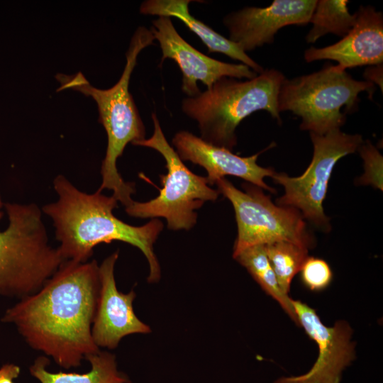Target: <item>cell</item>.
<instances>
[{
    "label": "cell",
    "mask_w": 383,
    "mask_h": 383,
    "mask_svg": "<svg viewBox=\"0 0 383 383\" xmlns=\"http://www.w3.org/2000/svg\"><path fill=\"white\" fill-rule=\"evenodd\" d=\"M100 281L99 265L65 261L36 292L20 299L1 318L13 325L26 343L65 369L100 349L91 328Z\"/></svg>",
    "instance_id": "cell-1"
},
{
    "label": "cell",
    "mask_w": 383,
    "mask_h": 383,
    "mask_svg": "<svg viewBox=\"0 0 383 383\" xmlns=\"http://www.w3.org/2000/svg\"><path fill=\"white\" fill-rule=\"evenodd\" d=\"M53 187L57 200L45 205L42 211L53 222L57 248L65 261L87 262L97 245L122 241L138 248L146 257L148 282L159 281L160 267L153 245L163 228L160 220L152 218L141 226L128 224L114 216L118 201L113 196L99 190L84 193L62 174L54 179Z\"/></svg>",
    "instance_id": "cell-2"
},
{
    "label": "cell",
    "mask_w": 383,
    "mask_h": 383,
    "mask_svg": "<svg viewBox=\"0 0 383 383\" xmlns=\"http://www.w3.org/2000/svg\"><path fill=\"white\" fill-rule=\"evenodd\" d=\"M154 40L149 29L144 26L137 28L126 54V64L123 72L119 80L109 89H100L91 86L80 72L72 75L58 74L55 76L61 84L57 91L73 89L91 96L96 101L99 121L103 125L108 139L101 167L102 182L98 190H112V196L125 208L133 201L131 194L135 192V185L123 179L116 162L128 143L144 140L145 135L144 124L129 92V82L139 53L153 44Z\"/></svg>",
    "instance_id": "cell-3"
},
{
    "label": "cell",
    "mask_w": 383,
    "mask_h": 383,
    "mask_svg": "<svg viewBox=\"0 0 383 383\" xmlns=\"http://www.w3.org/2000/svg\"><path fill=\"white\" fill-rule=\"evenodd\" d=\"M285 79L274 69L245 81L223 77L210 89L184 99L182 109L197 121L201 138L232 150L237 144L236 128L251 113L265 110L281 122L277 99Z\"/></svg>",
    "instance_id": "cell-4"
},
{
    "label": "cell",
    "mask_w": 383,
    "mask_h": 383,
    "mask_svg": "<svg viewBox=\"0 0 383 383\" xmlns=\"http://www.w3.org/2000/svg\"><path fill=\"white\" fill-rule=\"evenodd\" d=\"M4 206L8 226L0 230V296L21 299L38 291L65 260L50 245L36 204Z\"/></svg>",
    "instance_id": "cell-5"
},
{
    "label": "cell",
    "mask_w": 383,
    "mask_h": 383,
    "mask_svg": "<svg viewBox=\"0 0 383 383\" xmlns=\"http://www.w3.org/2000/svg\"><path fill=\"white\" fill-rule=\"evenodd\" d=\"M374 84L354 79L346 71L328 65L318 72L287 78L277 99L279 112L289 111L301 118L300 128L318 135L340 129L345 114L357 108L362 91L372 94Z\"/></svg>",
    "instance_id": "cell-6"
},
{
    "label": "cell",
    "mask_w": 383,
    "mask_h": 383,
    "mask_svg": "<svg viewBox=\"0 0 383 383\" xmlns=\"http://www.w3.org/2000/svg\"><path fill=\"white\" fill-rule=\"evenodd\" d=\"M152 135L133 145L150 148L160 152L165 160L167 172L160 175L162 189L158 196L145 202L133 201L126 207V211L131 216L141 218L163 217L169 229L189 231L196 223L195 211L206 201H215L219 192L209 186L206 177L195 174L183 163L167 142L155 113H152Z\"/></svg>",
    "instance_id": "cell-7"
},
{
    "label": "cell",
    "mask_w": 383,
    "mask_h": 383,
    "mask_svg": "<svg viewBox=\"0 0 383 383\" xmlns=\"http://www.w3.org/2000/svg\"><path fill=\"white\" fill-rule=\"evenodd\" d=\"M216 184L232 204L238 227L233 257L242 250L257 245L287 241L309 249L313 243L303 216L295 208L277 206L261 188L244 184L245 192L238 189L226 179Z\"/></svg>",
    "instance_id": "cell-8"
},
{
    "label": "cell",
    "mask_w": 383,
    "mask_h": 383,
    "mask_svg": "<svg viewBox=\"0 0 383 383\" xmlns=\"http://www.w3.org/2000/svg\"><path fill=\"white\" fill-rule=\"evenodd\" d=\"M313 145L311 162L299 177H289L285 173H274V182L284 189V194L277 199L279 206L300 210L303 217L316 226L328 231L329 219L325 215L323 203L328 182L337 162L355 152L363 143L359 134H347L335 129L325 135L310 133Z\"/></svg>",
    "instance_id": "cell-9"
},
{
    "label": "cell",
    "mask_w": 383,
    "mask_h": 383,
    "mask_svg": "<svg viewBox=\"0 0 383 383\" xmlns=\"http://www.w3.org/2000/svg\"><path fill=\"white\" fill-rule=\"evenodd\" d=\"M150 30L160 43L161 64L165 59H171L182 71V90L188 97L201 92L198 81L210 89L223 77L250 79L258 74L243 63H227L201 53L179 35L170 17L160 16L152 21Z\"/></svg>",
    "instance_id": "cell-10"
},
{
    "label": "cell",
    "mask_w": 383,
    "mask_h": 383,
    "mask_svg": "<svg viewBox=\"0 0 383 383\" xmlns=\"http://www.w3.org/2000/svg\"><path fill=\"white\" fill-rule=\"evenodd\" d=\"M292 304L299 325L317 343L318 356L307 373L282 377L274 383H340L343 370L355 358L351 328L343 321L328 327L306 304L292 299Z\"/></svg>",
    "instance_id": "cell-11"
},
{
    "label": "cell",
    "mask_w": 383,
    "mask_h": 383,
    "mask_svg": "<svg viewBox=\"0 0 383 383\" xmlns=\"http://www.w3.org/2000/svg\"><path fill=\"white\" fill-rule=\"evenodd\" d=\"M118 257V251H116L99 265L100 287L91 335L99 349H114L127 335L151 332L133 310L135 292L123 293L117 289L114 267Z\"/></svg>",
    "instance_id": "cell-12"
},
{
    "label": "cell",
    "mask_w": 383,
    "mask_h": 383,
    "mask_svg": "<svg viewBox=\"0 0 383 383\" xmlns=\"http://www.w3.org/2000/svg\"><path fill=\"white\" fill-rule=\"evenodd\" d=\"M316 1L275 0L267 7H245L231 13L223 19L228 39L245 52L272 43L280 28L310 23Z\"/></svg>",
    "instance_id": "cell-13"
},
{
    "label": "cell",
    "mask_w": 383,
    "mask_h": 383,
    "mask_svg": "<svg viewBox=\"0 0 383 383\" xmlns=\"http://www.w3.org/2000/svg\"><path fill=\"white\" fill-rule=\"evenodd\" d=\"M355 13L353 27L340 40L324 48L311 47L306 50L305 60H335L338 62L335 67L340 71L382 64V13L371 6H361Z\"/></svg>",
    "instance_id": "cell-14"
},
{
    "label": "cell",
    "mask_w": 383,
    "mask_h": 383,
    "mask_svg": "<svg viewBox=\"0 0 383 383\" xmlns=\"http://www.w3.org/2000/svg\"><path fill=\"white\" fill-rule=\"evenodd\" d=\"M172 144L182 160L199 165L207 172V181L211 186L226 175L240 177L260 188L275 192L265 182L272 177L273 169L260 167L257 159L261 152L249 157H240L226 148L211 144L186 131L177 133Z\"/></svg>",
    "instance_id": "cell-15"
},
{
    "label": "cell",
    "mask_w": 383,
    "mask_h": 383,
    "mask_svg": "<svg viewBox=\"0 0 383 383\" xmlns=\"http://www.w3.org/2000/svg\"><path fill=\"white\" fill-rule=\"evenodd\" d=\"M191 0H147L140 6V12L145 15L175 17L194 33L208 48V52H220L239 60L257 74L263 67L250 57L237 44L220 35L209 26L189 13Z\"/></svg>",
    "instance_id": "cell-16"
},
{
    "label": "cell",
    "mask_w": 383,
    "mask_h": 383,
    "mask_svg": "<svg viewBox=\"0 0 383 383\" xmlns=\"http://www.w3.org/2000/svg\"><path fill=\"white\" fill-rule=\"evenodd\" d=\"M86 360L91 368L82 374L51 372L47 370L49 359L45 356L38 357L29 370L40 383H131L128 377L118 370L113 354L99 350Z\"/></svg>",
    "instance_id": "cell-17"
},
{
    "label": "cell",
    "mask_w": 383,
    "mask_h": 383,
    "mask_svg": "<svg viewBox=\"0 0 383 383\" xmlns=\"http://www.w3.org/2000/svg\"><path fill=\"white\" fill-rule=\"evenodd\" d=\"M233 258L247 269L262 289L279 304L296 324L299 325L292 299L281 290L266 254L265 245L249 247Z\"/></svg>",
    "instance_id": "cell-18"
},
{
    "label": "cell",
    "mask_w": 383,
    "mask_h": 383,
    "mask_svg": "<svg viewBox=\"0 0 383 383\" xmlns=\"http://www.w3.org/2000/svg\"><path fill=\"white\" fill-rule=\"evenodd\" d=\"M346 0H319L310 19L312 28L306 36L309 43H315L327 33L345 36L355 23V13L350 14Z\"/></svg>",
    "instance_id": "cell-19"
},
{
    "label": "cell",
    "mask_w": 383,
    "mask_h": 383,
    "mask_svg": "<svg viewBox=\"0 0 383 383\" xmlns=\"http://www.w3.org/2000/svg\"><path fill=\"white\" fill-rule=\"evenodd\" d=\"M265 248L279 286L288 295L293 277L308 257V249L287 241L271 243Z\"/></svg>",
    "instance_id": "cell-20"
},
{
    "label": "cell",
    "mask_w": 383,
    "mask_h": 383,
    "mask_svg": "<svg viewBox=\"0 0 383 383\" xmlns=\"http://www.w3.org/2000/svg\"><path fill=\"white\" fill-rule=\"evenodd\" d=\"M304 284L312 291L326 288L331 283L333 274L328 264L323 260L308 257L301 269Z\"/></svg>",
    "instance_id": "cell-21"
},
{
    "label": "cell",
    "mask_w": 383,
    "mask_h": 383,
    "mask_svg": "<svg viewBox=\"0 0 383 383\" xmlns=\"http://www.w3.org/2000/svg\"><path fill=\"white\" fill-rule=\"evenodd\" d=\"M358 150L365 169V174L360 180L382 189V156L370 141L362 143Z\"/></svg>",
    "instance_id": "cell-22"
},
{
    "label": "cell",
    "mask_w": 383,
    "mask_h": 383,
    "mask_svg": "<svg viewBox=\"0 0 383 383\" xmlns=\"http://www.w3.org/2000/svg\"><path fill=\"white\" fill-rule=\"evenodd\" d=\"M21 372L20 367L13 363L4 364L0 367V383H14Z\"/></svg>",
    "instance_id": "cell-23"
},
{
    "label": "cell",
    "mask_w": 383,
    "mask_h": 383,
    "mask_svg": "<svg viewBox=\"0 0 383 383\" xmlns=\"http://www.w3.org/2000/svg\"><path fill=\"white\" fill-rule=\"evenodd\" d=\"M367 81L377 84L382 90V65H377L366 70L364 74Z\"/></svg>",
    "instance_id": "cell-24"
},
{
    "label": "cell",
    "mask_w": 383,
    "mask_h": 383,
    "mask_svg": "<svg viewBox=\"0 0 383 383\" xmlns=\"http://www.w3.org/2000/svg\"><path fill=\"white\" fill-rule=\"evenodd\" d=\"M4 204H3V202L1 201V195H0V219H1V216H3V213L1 211V209L4 206Z\"/></svg>",
    "instance_id": "cell-25"
}]
</instances>
